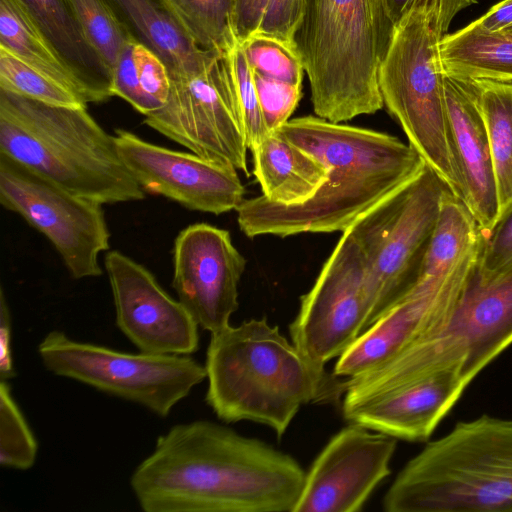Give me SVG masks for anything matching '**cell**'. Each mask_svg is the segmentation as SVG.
Wrapping results in <instances>:
<instances>
[{"instance_id":"cell-1","label":"cell","mask_w":512,"mask_h":512,"mask_svg":"<svg viewBox=\"0 0 512 512\" xmlns=\"http://www.w3.org/2000/svg\"><path fill=\"white\" fill-rule=\"evenodd\" d=\"M305 476L289 454L196 420L159 436L130 486L145 512H294Z\"/></svg>"},{"instance_id":"cell-2","label":"cell","mask_w":512,"mask_h":512,"mask_svg":"<svg viewBox=\"0 0 512 512\" xmlns=\"http://www.w3.org/2000/svg\"><path fill=\"white\" fill-rule=\"evenodd\" d=\"M275 132L323 162L328 178L302 204L286 206L263 195L244 199L235 211L250 238L343 233L426 166L411 145L393 135L318 116L290 119Z\"/></svg>"},{"instance_id":"cell-3","label":"cell","mask_w":512,"mask_h":512,"mask_svg":"<svg viewBox=\"0 0 512 512\" xmlns=\"http://www.w3.org/2000/svg\"><path fill=\"white\" fill-rule=\"evenodd\" d=\"M205 400L222 421L269 426L280 439L305 404H337L347 378L313 363L277 326L251 319L211 333Z\"/></svg>"},{"instance_id":"cell-4","label":"cell","mask_w":512,"mask_h":512,"mask_svg":"<svg viewBox=\"0 0 512 512\" xmlns=\"http://www.w3.org/2000/svg\"><path fill=\"white\" fill-rule=\"evenodd\" d=\"M0 153L102 205L145 198L115 136L86 106L50 105L0 89Z\"/></svg>"},{"instance_id":"cell-5","label":"cell","mask_w":512,"mask_h":512,"mask_svg":"<svg viewBox=\"0 0 512 512\" xmlns=\"http://www.w3.org/2000/svg\"><path fill=\"white\" fill-rule=\"evenodd\" d=\"M395 25L387 0H306L294 41L316 116L343 123L384 107L378 70Z\"/></svg>"},{"instance_id":"cell-6","label":"cell","mask_w":512,"mask_h":512,"mask_svg":"<svg viewBox=\"0 0 512 512\" xmlns=\"http://www.w3.org/2000/svg\"><path fill=\"white\" fill-rule=\"evenodd\" d=\"M386 512H512V419L458 421L398 473Z\"/></svg>"},{"instance_id":"cell-7","label":"cell","mask_w":512,"mask_h":512,"mask_svg":"<svg viewBox=\"0 0 512 512\" xmlns=\"http://www.w3.org/2000/svg\"><path fill=\"white\" fill-rule=\"evenodd\" d=\"M444 34L421 9L395 25L378 70L384 106L399 123L408 144L464 202V186L450 137L444 96L440 41Z\"/></svg>"},{"instance_id":"cell-8","label":"cell","mask_w":512,"mask_h":512,"mask_svg":"<svg viewBox=\"0 0 512 512\" xmlns=\"http://www.w3.org/2000/svg\"><path fill=\"white\" fill-rule=\"evenodd\" d=\"M447 188L426 165L347 229L362 255L371 325L418 281Z\"/></svg>"},{"instance_id":"cell-9","label":"cell","mask_w":512,"mask_h":512,"mask_svg":"<svg viewBox=\"0 0 512 512\" xmlns=\"http://www.w3.org/2000/svg\"><path fill=\"white\" fill-rule=\"evenodd\" d=\"M475 266L446 321L390 361L396 380L406 383L456 368L471 383L512 344V270L482 280Z\"/></svg>"},{"instance_id":"cell-10","label":"cell","mask_w":512,"mask_h":512,"mask_svg":"<svg viewBox=\"0 0 512 512\" xmlns=\"http://www.w3.org/2000/svg\"><path fill=\"white\" fill-rule=\"evenodd\" d=\"M38 354L53 374L137 403L160 417L207 377L205 365L189 355L126 353L49 332Z\"/></svg>"},{"instance_id":"cell-11","label":"cell","mask_w":512,"mask_h":512,"mask_svg":"<svg viewBox=\"0 0 512 512\" xmlns=\"http://www.w3.org/2000/svg\"><path fill=\"white\" fill-rule=\"evenodd\" d=\"M223 52L194 73L169 75L165 104L145 115L144 123L192 153L248 176V146Z\"/></svg>"},{"instance_id":"cell-12","label":"cell","mask_w":512,"mask_h":512,"mask_svg":"<svg viewBox=\"0 0 512 512\" xmlns=\"http://www.w3.org/2000/svg\"><path fill=\"white\" fill-rule=\"evenodd\" d=\"M0 203L42 233L75 279L102 274L110 232L102 204L75 195L0 153Z\"/></svg>"},{"instance_id":"cell-13","label":"cell","mask_w":512,"mask_h":512,"mask_svg":"<svg viewBox=\"0 0 512 512\" xmlns=\"http://www.w3.org/2000/svg\"><path fill=\"white\" fill-rule=\"evenodd\" d=\"M371 325V302L360 250L345 231L289 325L292 342L325 367Z\"/></svg>"},{"instance_id":"cell-14","label":"cell","mask_w":512,"mask_h":512,"mask_svg":"<svg viewBox=\"0 0 512 512\" xmlns=\"http://www.w3.org/2000/svg\"><path fill=\"white\" fill-rule=\"evenodd\" d=\"M481 245L441 276H420L415 285L338 357L333 372L344 378L369 373L421 335L446 321L476 265Z\"/></svg>"},{"instance_id":"cell-15","label":"cell","mask_w":512,"mask_h":512,"mask_svg":"<svg viewBox=\"0 0 512 512\" xmlns=\"http://www.w3.org/2000/svg\"><path fill=\"white\" fill-rule=\"evenodd\" d=\"M114 136L124 164L145 193L215 215L236 210L245 199L233 167L155 145L124 129Z\"/></svg>"},{"instance_id":"cell-16","label":"cell","mask_w":512,"mask_h":512,"mask_svg":"<svg viewBox=\"0 0 512 512\" xmlns=\"http://www.w3.org/2000/svg\"><path fill=\"white\" fill-rule=\"evenodd\" d=\"M245 266L225 229L196 223L177 235L172 286L199 327L213 333L230 325Z\"/></svg>"},{"instance_id":"cell-17","label":"cell","mask_w":512,"mask_h":512,"mask_svg":"<svg viewBox=\"0 0 512 512\" xmlns=\"http://www.w3.org/2000/svg\"><path fill=\"white\" fill-rule=\"evenodd\" d=\"M397 439L356 423L336 433L306 472L294 512H357L391 473Z\"/></svg>"},{"instance_id":"cell-18","label":"cell","mask_w":512,"mask_h":512,"mask_svg":"<svg viewBox=\"0 0 512 512\" xmlns=\"http://www.w3.org/2000/svg\"><path fill=\"white\" fill-rule=\"evenodd\" d=\"M120 331L151 354L190 355L199 346V325L143 265L120 251L104 259Z\"/></svg>"},{"instance_id":"cell-19","label":"cell","mask_w":512,"mask_h":512,"mask_svg":"<svg viewBox=\"0 0 512 512\" xmlns=\"http://www.w3.org/2000/svg\"><path fill=\"white\" fill-rule=\"evenodd\" d=\"M456 368H445L342 407L344 418L369 430L411 442L427 441L469 386Z\"/></svg>"},{"instance_id":"cell-20","label":"cell","mask_w":512,"mask_h":512,"mask_svg":"<svg viewBox=\"0 0 512 512\" xmlns=\"http://www.w3.org/2000/svg\"><path fill=\"white\" fill-rule=\"evenodd\" d=\"M450 137L464 186V203L483 236L498 220L490 141L473 79L443 75Z\"/></svg>"},{"instance_id":"cell-21","label":"cell","mask_w":512,"mask_h":512,"mask_svg":"<svg viewBox=\"0 0 512 512\" xmlns=\"http://www.w3.org/2000/svg\"><path fill=\"white\" fill-rule=\"evenodd\" d=\"M251 152L253 173L262 195L274 203L302 204L328 178V168L323 162L275 131L266 135Z\"/></svg>"},{"instance_id":"cell-22","label":"cell","mask_w":512,"mask_h":512,"mask_svg":"<svg viewBox=\"0 0 512 512\" xmlns=\"http://www.w3.org/2000/svg\"><path fill=\"white\" fill-rule=\"evenodd\" d=\"M136 39L155 52L169 75H186L202 68L217 52L189 40L160 0H109Z\"/></svg>"},{"instance_id":"cell-23","label":"cell","mask_w":512,"mask_h":512,"mask_svg":"<svg viewBox=\"0 0 512 512\" xmlns=\"http://www.w3.org/2000/svg\"><path fill=\"white\" fill-rule=\"evenodd\" d=\"M21 1L60 56L88 87L95 102L111 97V74L87 41L66 1Z\"/></svg>"},{"instance_id":"cell-24","label":"cell","mask_w":512,"mask_h":512,"mask_svg":"<svg viewBox=\"0 0 512 512\" xmlns=\"http://www.w3.org/2000/svg\"><path fill=\"white\" fill-rule=\"evenodd\" d=\"M0 48L70 89L86 104L95 102L88 87L60 56L21 0H0Z\"/></svg>"},{"instance_id":"cell-25","label":"cell","mask_w":512,"mask_h":512,"mask_svg":"<svg viewBox=\"0 0 512 512\" xmlns=\"http://www.w3.org/2000/svg\"><path fill=\"white\" fill-rule=\"evenodd\" d=\"M445 73L468 79L512 81V33L487 32L473 23L440 41Z\"/></svg>"},{"instance_id":"cell-26","label":"cell","mask_w":512,"mask_h":512,"mask_svg":"<svg viewBox=\"0 0 512 512\" xmlns=\"http://www.w3.org/2000/svg\"><path fill=\"white\" fill-rule=\"evenodd\" d=\"M169 89L170 77L162 59L138 40L128 42L111 72L112 96L145 116L165 104Z\"/></svg>"},{"instance_id":"cell-27","label":"cell","mask_w":512,"mask_h":512,"mask_svg":"<svg viewBox=\"0 0 512 512\" xmlns=\"http://www.w3.org/2000/svg\"><path fill=\"white\" fill-rule=\"evenodd\" d=\"M473 80L490 141L499 219L512 207V81Z\"/></svg>"},{"instance_id":"cell-28","label":"cell","mask_w":512,"mask_h":512,"mask_svg":"<svg viewBox=\"0 0 512 512\" xmlns=\"http://www.w3.org/2000/svg\"><path fill=\"white\" fill-rule=\"evenodd\" d=\"M483 234L466 204L449 188L440 202L437 221L420 276H441L479 247Z\"/></svg>"},{"instance_id":"cell-29","label":"cell","mask_w":512,"mask_h":512,"mask_svg":"<svg viewBox=\"0 0 512 512\" xmlns=\"http://www.w3.org/2000/svg\"><path fill=\"white\" fill-rule=\"evenodd\" d=\"M164 8L196 46L225 51L236 38L231 28V0H160Z\"/></svg>"},{"instance_id":"cell-30","label":"cell","mask_w":512,"mask_h":512,"mask_svg":"<svg viewBox=\"0 0 512 512\" xmlns=\"http://www.w3.org/2000/svg\"><path fill=\"white\" fill-rule=\"evenodd\" d=\"M89 44L102 59L110 74L119 53L137 40L121 20L109 0H65Z\"/></svg>"},{"instance_id":"cell-31","label":"cell","mask_w":512,"mask_h":512,"mask_svg":"<svg viewBox=\"0 0 512 512\" xmlns=\"http://www.w3.org/2000/svg\"><path fill=\"white\" fill-rule=\"evenodd\" d=\"M241 45L253 71L302 86L305 68L295 42L258 31Z\"/></svg>"},{"instance_id":"cell-32","label":"cell","mask_w":512,"mask_h":512,"mask_svg":"<svg viewBox=\"0 0 512 512\" xmlns=\"http://www.w3.org/2000/svg\"><path fill=\"white\" fill-rule=\"evenodd\" d=\"M0 89L50 105H87L70 89L35 71L3 48H0Z\"/></svg>"},{"instance_id":"cell-33","label":"cell","mask_w":512,"mask_h":512,"mask_svg":"<svg viewBox=\"0 0 512 512\" xmlns=\"http://www.w3.org/2000/svg\"><path fill=\"white\" fill-rule=\"evenodd\" d=\"M38 444L7 381L0 383V464L28 470L36 460Z\"/></svg>"},{"instance_id":"cell-34","label":"cell","mask_w":512,"mask_h":512,"mask_svg":"<svg viewBox=\"0 0 512 512\" xmlns=\"http://www.w3.org/2000/svg\"><path fill=\"white\" fill-rule=\"evenodd\" d=\"M248 149L252 150L268 131L260 110L252 68L236 40L223 52Z\"/></svg>"},{"instance_id":"cell-35","label":"cell","mask_w":512,"mask_h":512,"mask_svg":"<svg viewBox=\"0 0 512 512\" xmlns=\"http://www.w3.org/2000/svg\"><path fill=\"white\" fill-rule=\"evenodd\" d=\"M264 123L274 132L290 120L301 97L302 86L266 77L252 70Z\"/></svg>"},{"instance_id":"cell-36","label":"cell","mask_w":512,"mask_h":512,"mask_svg":"<svg viewBox=\"0 0 512 512\" xmlns=\"http://www.w3.org/2000/svg\"><path fill=\"white\" fill-rule=\"evenodd\" d=\"M512 270V207L493 229L483 236L475 274L482 280L495 278Z\"/></svg>"},{"instance_id":"cell-37","label":"cell","mask_w":512,"mask_h":512,"mask_svg":"<svg viewBox=\"0 0 512 512\" xmlns=\"http://www.w3.org/2000/svg\"><path fill=\"white\" fill-rule=\"evenodd\" d=\"M306 0H268L259 32L295 42L303 20Z\"/></svg>"},{"instance_id":"cell-38","label":"cell","mask_w":512,"mask_h":512,"mask_svg":"<svg viewBox=\"0 0 512 512\" xmlns=\"http://www.w3.org/2000/svg\"><path fill=\"white\" fill-rule=\"evenodd\" d=\"M477 3V0H387L389 14L396 24L413 9L428 12L445 35L451 21L461 10Z\"/></svg>"},{"instance_id":"cell-39","label":"cell","mask_w":512,"mask_h":512,"mask_svg":"<svg viewBox=\"0 0 512 512\" xmlns=\"http://www.w3.org/2000/svg\"><path fill=\"white\" fill-rule=\"evenodd\" d=\"M268 0H231V28L241 44L259 31Z\"/></svg>"},{"instance_id":"cell-40","label":"cell","mask_w":512,"mask_h":512,"mask_svg":"<svg viewBox=\"0 0 512 512\" xmlns=\"http://www.w3.org/2000/svg\"><path fill=\"white\" fill-rule=\"evenodd\" d=\"M12 326L10 310L3 288L0 291V378L8 381L15 376L12 357Z\"/></svg>"},{"instance_id":"cell-41","label":"cell","mask_w":512,"mask_h":512,"mask_svg":"<svg viewBox=\"0 0 512 512\" xmlns=\"http://www.w3.org/2000/svg\"><path fill=\"white\" fill-rule=\"evenodd\" d=\"M487 32H502L512 29V0H503L491 7L483 16L472 22Z\"/></svg>"},{"instance_id":"cell-42","label":"cell","mask_w":512,"mask_h":512,"mask_svg":"<svg viewBox=\"0 0 512 512\" xmlns=\"http://www.w3.org/2000/svg\"><path fill=\"white\" fill-rule=\"evenodd\" d=\"M505 32H509V33H512V29H511V30H509V31H505Z\"/></svg>"}]
</instances>
